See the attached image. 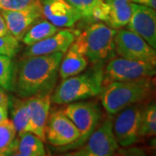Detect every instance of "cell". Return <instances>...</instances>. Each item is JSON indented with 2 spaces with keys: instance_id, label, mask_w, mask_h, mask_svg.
<instances>
[{
  "instance_id": "1",
  "label": "cell",
  "mask_w": 156,
  "mask_h": 156,
  "mask_svg": "<svg viewBox=\"0 0 156 156\" xmlns=\"http://www.w3.org/2000/svg\"><path fill=\"white\" fill-rule=\"evenodd\" d=\"M63 53L22 56L16 62L14 90L19 97L51 95L56 88Z\"/></svg>"
},
{
  "instance_id": "2",
  "label": "cell",
  "mask_w": 156,
  "mask_h": 156,
  "mask_svg": "<svg viewBox=\"0 0 156 156\" xmlns=\"http://www.w3.org/2000/svg\"><path fill=\"white\" fill-rule=\"evenodd\" d=\"M104 62L93 63L85 72L62 79L50 95L51 103L69 104L99 95L103 88Z\"/></svg>"
},
{
  "instance_id": "3",
  "label": "cell",
  "mask_w": 156,
  "mask_h": 156,
  "mask_svg": "<svg viewBox=\"0 0 156 156\" xmlns=\"http://www.w3.org/2000/svg\"><path fill=\"white\" fill-rule=\"evenodd\" d=\"M153 90L154 87L152 77L112 82L103 85L100 94L101 102L109 115H115L126 107L147 99Z\"/></svg>"
},
{
  "instance_id": "4",
  "label": "cell",
  "mask_w": 156,
  "mask_h": 156,
  "mask_svg": "<svg viewBox=\"0 0 156 156\" xmlns=\"http://www.w3.org/2000/svg\"><path fill=\"white\" fill-rule=\"evenodd\" d=\"M116 30L102 22L90 23L83 32L76 35L72 44L86 56L89 62H105L115 56Z\"/></svg>"
},
{
  "instance_id": "5",
  "label": "cell",
  "mask_w": 156,
  "mask_h": 156,
  "mask_svg": "<svg viewBox=\"0 0 156 156\" xmlns=\"http://www.w3.org/2000/svg\"><path fill=\"white\" fill-rule=\"evenodd\" d=\"M78 129L80 136L75 142L64 147H56V151L67 152L82 147L100 124L102 112L97 101H77L69 103L62 109Z\"/></svg>"
},
{
  "instance_id": "6",
  "label": "cell",
  "mask_w": 156,
  "mask_h": 156,
  "mask_svg": "<svg viewBox=\"0 0 156 156\" xmlns=\"http://www.w3.org/2000/svg\"><path fill=\"white\" fill-rule=\"evenodd\" d=\"M156 75V62L112 57L104 66L103 85L112 82L133 81L153 77Z\"/></svg>"
},
{
  "instance_id": "7",
  "label": "cell",
  "mask_w": 156,
  "mask_h": 156,
  "mask_svg": "<svg viewBox=\"0 0 156 156\" xmlns=\"http://www.w3.org/2000/svg\"><path fill=\"white\" fill-rule=\"evenodd\" d=\"M119 144L113 130V120L108 117L90 134L83 145L66 155L109 156L115 154Z\"/></svg>"
},
{
  "instance_id": "8",
  "label": "cell",
  "mask_w": 156,
  "mask_h": 156,
  "mask_svg": "<svg viewBox=\"0 0 156 156\" xmlns=\"http://www.w3.org/2000/svg\"><path fill=\"white\" fill-rule=\"evenodd\" d=\"M115 54L136 61L156 62V51L141 37L128 29H119L115 37Z\"/></svg>"
},
{
  "instance_id": "9",
  "label": "cell",
  "mask_w": 156,
  "mask_h": 156,
  "mask_svg": "<svg viewBox=\"0 0 156 156\" xmlns=\"http://www.w3.org/2000/svg\"><path fill=\"white\" fill-rule=\"evenodd\" d=\"M142 108L137 103L118 112L113 121V130L119 146L128 147L139 140Z\"/></svg>"
},
{
  "instance_id": "10",
  "label": "cell",
  "mask_w": 156,
  "mask_h": 156,
  "mask_svg": "<svg viewBox=\"0 0 156 156\" xmlns=\"http://www.w3.org/2000/svg\"><path fill=\"white\" fill-rule=\"evenodd\" d=\"M44 132L45 140L55 147L69 145L80 136L76 127L63 110H56L49 115Z\"/></svg>"
},
{
  "instance_id": "11",
  "label": "cell",
  "mask_w": 156,
  "mask_h": 156,
  "mask_svg": "<svg viewBox=\"0 0 156 156\" xmlns=\"http://www.w3.org/2000/svg\"><path fill=\"white\" fill-rule=\"evenodd\" d=\"M11 35L22 41L28 30L38 20L44 18L43 8L40 0L21 10H1Z\"/></svg>"
},
{
  "instance_id": "12",
  "label": "cell",
  "mask_w": 156,
  "mask_h": 156,
  "mask_svg": "<svg viewBox=\"0 0 156 156\" xmlns=\"http://www.w3.org/2000/svg\"><path fill=\"white\" fill-rule=\"evenodd\" d=\"M127 26L156 51V11L132 2V17Z\"/></svg>"
},
{
  "instance_id": "13",
  "label": "cell",
  "mask_w": 156,
  "mask_h": 156,
  "mask_svg": "<svg viewBox=\"0 0 156 156\" xmlns=\"http://www.w3.org/2000/svg\"><path fill=\"white\" fill-rule=\"evenodd\" d=\"M44 17L58 28H72L81 14L66 0H40Z\"/></svg>"
},
{
  "instance_id": "14",
  "label": "cell",
  "mask_w": 156,
  "mask_h": 156,
  "mask_svg": "<svg viewBox=\"0 0 156 156\" xmlns=\"http://www.w3.org/2000/svg\"><path fill=\"white\" fill-rule=\"evenodd\" d=\"M78 33L71 30H59L49 37L27 46L23 56L49 55L56 52L64 54L74 43Z\"/></svg>"
},
{
  "instance_id": "15",
  "label": "cell",
  "mask_w": 156,
  "mask_h": 156,
  "mask_svg": "<svg viewBox=\"0 0 156 156\" xmlns=\"http://www.w3.org/2000/svg\"><path fill=\"white\" fill-rule=\"evenodd\" d=\"M29 114V132L45 140V126L50 115V95L34 96L26 99Z\"/></svg>"
},
{
  "instance_id": "16",
  "label": "cell",
  "mask_w": 156,
  "mask_h": 156,
  "mask_svg": "<svg viewBox=\"0 0 156 156\" xmlns=\"http://www.w3.org/2000/svg\"><path fill=\"white\" fill-rule=\"evenodd\" d=\"M106 3V17L104 23L115 30L128 25L132 17L131 0H104Z\"/></svg>"
},
{
  "instance_id": "17",
  "label": "cell",
  "mask_w": 156,
  "mask_h": 156,
  "mask_svg": "<svg viewBox=\"0 0 156 156\" xmlns=\"http://www.w3.org/2000/svg\"><path fill=\"white\" fill-rule=\"evenodd\" d=\"M9 155L43 156L46 155L43 140L31 132L17 134Z\"/></svg>"
},
{
  "instance_id": "18",
  "label": "cell",
  "mask_w": 156,
  "mask_h": 156,
  "mask_svg": "<svg viewBox=\"0 0 156 156\" xmlns=\"http://www.w3.org/2000/svg\"><path fill=\"white\" fill-rule=\"evenodd\" d=\"M65 53V56H62L58 70V76L62 80L83 72L89 65L86 56L73 44L70 45Z\"/></svg>"
},
{
  "instance_id": "19",
  "label": "cell",
  "mask_w": 156,
  "mask_h": 156,
  "mask_svg": "<svg viewBox=\"0 0 156 156\" xmlns=\"http://www.w3.org/2000/svg\"><path fill=\"white\" fill-rule=\"evenodd\" d=\"M9 110L11 111V122L17 131V134L29 132V114L26 98L10 97Z\"/></svg>"
},
{
  "instance_id": "20",
  "label": "cell",
  "mask_w": 156,
  "mask_h": 156,
  "mask_svg": "<svg viewBox=\"0 0 156 156\" xmlns=\"http://www.w3.org/2000/svg\"><path fill=\"white\" fill-rule=\"evenodd\" d=\"M60 30L46 18H42L29 29L23 37L22 42L26 46H30L37 42L49 37Z\"/></svg>"
},
{
  "instance_id": "21",
  "label": "cell",
  "mask_w": 156,
  "mask_h": 156,
  "mask_svg": "<svg viewBox=\"0 0 156 156\" xmlns=\"http://www.w3.org/2000/svg\"><path fill=\"white\" fill-rule=\"evenodd\" d=\"M16 62L12 57L0 55V86L5 91L14 90Z\"/></svg>"
},
{
  "instance_id": "22",
  "label": "cell",
  "mask_w": 156,
  "mask_h": 156,
  "mask_svg": "<svg viewBox=\"0 0 156 156\" xmlns=\"http://www.w3.org/2000/svg\"><path fill=\"white\" fill-rule=\"evenodd\" d=\"M140 137L156 136V101H154L142 109Z\"/></svg>"
},
{
  "instance_id": "23",
  "label": "cell",
  "mask_w": 156,
  "mask_h": 156,
  "mask_svg": "<svg viewBox=\"0 0 156 156\" xmlns=\"http://www.w3.org/2000/svg\"><path fill=\"white\" fill-rule=\"evenodd\" d=\"M17 137V131L11 120L0 123V156L9 155Z\"/></svg>"
},
{
  "instance_id": "24",
  "label": "cell",
  "mask_w": 156,
  "mask_h": 156,
  "mask_svg": "<svg viewBox=\"0 0 156 156\" xmlns=\"http://www.w3.org/2000/svg\"><path fill=\"white\" fill-rule=\"evenodd\" d=\"M81 14L82 19L93 23V16L96 9L101 6L104 0H66Z\"/></svg>"
},
{
  "instance_id": "25",
  "label": "cell",
  "mask_w": 156,
  "mask_h": 156,
  "mask_svg": "<svg viewBox=\"0 0 156 156\" xmlns=\"http://www.w3.org/2000/svg\"><path fill=\"white\" fill-rule=\"evenodd\" d=\"M21 50L20 41L12 35L0 37V55L14 57Z\"/></svg>"
},
{
  "instance_id": "26",
  "label": "cell",
  "mask_w": 156,
  "mask_h": 156,
  "mask_svg": "<svg viewBox=\"0 0 156 156\" xmlns=\"http://www.w3.org/2000/svg\"><path fill=\"white\" fill-rule=\"evenodd\" d=\"M36 0H0L2 10H21L34 3Z\"/></svg>"
},
{
  "instance_id": "27",
  "label": "cell",
  "mask_w": 156,
  "mask_h": 156,
  "mask_svg": "<svg viewBox=\"0 0 156 156\" xmlns=\"http://www.w3.org/2000/svg\"><path fill=\"white\" fill-rule=\"evenodd\" d=\"M8 35H11V33L9 31V29L7 27L5 20L3 17V15L1 13V10H0V37L8 36Z\"/></svg>"
},
{
  "instance_id": "28",
  "label": "cell",
  "mask_w": 156,
  "mask_h": 156,
  "mask_svg": "<svg viewBox=\"0 0 156 156\" xmlns=\"http://www.w3.org/2000/svg\"><path fill=\"white\" fill-rule=\"evenodd\" d=\"M9 114V105L0 104V123L8 119Z\"/></svg>"
},
{
  "instance_id": "29",
  "label": "cell",
  "mask_w": 156,
  "mask_h": 156,
  "mask_svg": "<svg viewBox=\"0 0 156 156\" xmlns=\"http://www.w3.org/2000/svg\"><path fill=\"white\" fill-rule=\"evenodd\" d=\"M131 1L134 3H136V4L150 7L154 11H156V0H131Z\"/></svg>"
},
{
  "instance_id": "30",
  "label": "cell",
  "mask_w": 156,
  "mask_h": 156,
  "mask_svg": "<svg viewBox=\"0 0 156 156\" xmlns=\"http://www.w3.org/2000/svg\"><path fill=\"white\" fill-rule=\"evenodd\" d=\"M10 96L6 94L5 90L0 86V104H7L9 105Z\"/></svg>"
},
{
  "instance_id": "31",
  "label": "cell",
  "mask_w": 156,
  "mask_h": 156,
  "mask_svg": "<svg viewBox=\"0 0 156 156\" xmlns=\"http://www.w3.org/2000/svg\"><path fill=\"white\" fill-rule=\"evenodd\" d=\"M150 147L156 152V137H154V139L151 140Z\"/></svg>"
},
{
  "instance_id": "32",
  "label": "cell",
  "mask_w": 156,
  "mask_h": 156,
  "mask_svg": "<svg viewBox=\"0 0 156 156\" xmlns=\"http://www.w3.org/2000/svg\"><path fill=\"white\" fill-rule=\"evenodd\" d=\"M152 83H153V85L154 87V89H156V75H154L153 77H152Z\"/></svg>"
},
{
  "instance_id": "33",
  "label": "cell",
  "mask_w": 156,
  "mask_h": 156,
  "mask_svg": "<svg viewBox=\"0 0 156 156\" xmlns=\"http://www.w3.org/2000/svg\"><path fill=\"white\" fill-rule=\"evenodd\" d=\"M0 10H2V7H1V5H0Z\"/></svg>"
}]
</instances>
